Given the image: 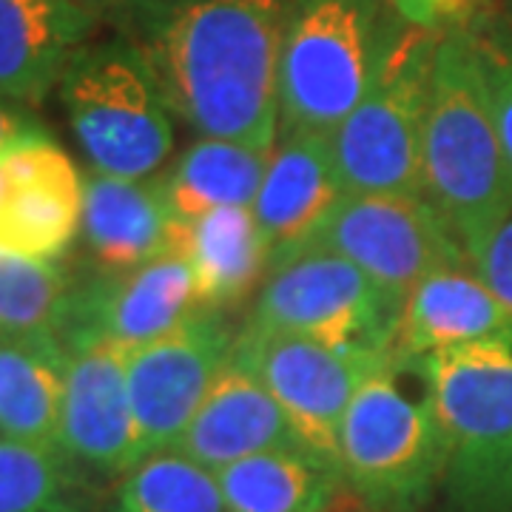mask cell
I'll list each match as a JSON object with an SVG mask.
<instances>
[{"label": "cell", "mask_w": 512, "mask_h": 512, "mask_svg": "<svg viewBox=\"0 0 512 512\" xmlns=\"http://www.w3.org/2000/svg\"><path fill=\"white\" fill-rule=\"evenodd\" d=\"M293 0H185L134 37L174 117L200 137L274 151L279 55Z\"/></svg>", "instance_id": "1"}, {"label": "cell", "mask_w": 512, "mask_h": 512, "mask_svg": "<svg viewBox=\"0 0 512 512\" xmlns=\"http://www.w3.org/2000/svg\"><path fill=\"white\" fill-rule=\"evenodd\" d=\"M421 194L456 231L467 259L512 214V165L473 29L447 32L436 43L421 134Z\"/></svg>", "instance_id": "2"}, {"label": "cell", "mask_w": 512, "mask_h": 512, "mask_svg": "<svg viewBox=\"0 0 512 512\" xmlns=\"http://www.w3.org/2000/svg\"><path fill=\"white\" fill-rule=\"evenodd\" d=\"M404 29L384 0H293L279 55V137H330L376 86Z\"/></svg>", "instance_id": "3"}, {"label": "cell", "mask_w": 512, "mask_h": 512, "mask_svg": "<svg viewBox=\"0 0 512 512\" xmlns=\"http://www.w3.org/2000/svg\"><path fill=\"white\" fill-rule=\"evenodd\" d=\"M447 447L419 359L390 356L339 427V470L367 512H421L441 490Z\"/></svg>", "instance_id": "4"}, {"label": "cell", "mask_w": 512, "mask_h": 512, "mask_svg": "<svg viewBox=\"0 0 512 512\" xmlns=\"http://www.w3.org/2000/svg\"><path fill=\"white\" fill-rule=\"evenodd\" d=\"M419 362L447 447V512H512V330Z\"/></svg>", "instance_id": "5"}, {"label": "cell", "mask_w": 512, "mask_h": 512, "mask_svg": "<svg viewBox=\"0 0 512 512\" xmlns=\"http://www.w3.org/2000/svg\"><path fill=\"white\" fill-rule=\"evenodd\" d=\"M74 140L97 174L148 180L174 151V111L131 37L86 43L57 86Z\"/></svg>", "instance_id": "6"}, {"label": "cell", "mask_w": 512, "mask_h": 512, "mask_svg": "<svg viewBox=\"0 0 512 512\" xmlns=\"http://www.w3.org/2000/svg\"><path fill=\"white\" fill-rule=\"evenodd\" d=\"M302 254L342 256L402 302L430 274L470 265L456 231L424 197L410 194H342L268 271Z\"/></svg>", "instance_id": "7"}, {"label": "cell", "mask_w": 512, "mask_h": 512, "mask_svg": "<svg viewBox=\"0 0 512 512\" xmlns=\"http://www.w3.org/2000/svg\"><path fill=\"white\" fill-rule=\"evenodd\" d=\"M441 35L404 29L382 77L330 134L342 194H421V134Z\"/></svg>", "instance_id": "8"}, {"label": "cell", "mask_w": 512, "mask_h": 512, "mask_svg": "<svg viewBox=\"0 0 512 512\" xmlns=\"http://www.w3.org/2000/svg\"><path fill=\"white\" fill-rule=\"evenodd\" d=\"M402 308V299L348 259L302 254L268 271L245 328L305 336L330 348L393 353Z\"/></svg>", "instance_id": "9"}, {"label": "cell", "mask_w": 512, "mask_h": 512, "mask_svg": "<svg viewBox=\"0 0 512 512\" xmlns=\"http://www.w3.org/2000/svg\"><path fill=\"white\" fill-rule=\"evenodd\" d=\"M393 353L330 348L305 336L239 328L234 365L256 376L291 421L299 441L339 464V427L359 387Z\"/></svg>", "instance_id": "10"}, {"label": "cell", "mask_w": 512, "mask_h": 512, "mask_svg": "<svg viewBox=\"0 0 512 512\" xmlns=\"http://www.w3.org/2000/svg\"><path fill=\"white\" fill-rule=\"evenodd\" d=\"M239 330L228 311L197 308L180 328L128 350V396L143 456L171 450L220 373L234 359Z\"/></svg>", "instance_id": "11"}, {"label": "cell", "mask_w": 512, "mask_h": 512, "mask_svg": "<svg viewBox=\"0 0 512 512\" xmlns=\"http://www.w3.org/2000/svg\"><path fill=\"white\" fill-rule=\"evenodd\" d=\"M200 308L194 271L185 256H163L131 271H94L72 285L63 348L74 342H114L143 348L180 328Z\"/></svg>", "instance_id": "12"}, {"label": "cell", "mask_w": 512, "mask_h": 512, "mask_svg": "<svg viewBox=\"0 0 512 512\" xmlns=\"http://www.w3.org/2000/svg\"><path fill=\"white\" fill-rule=\"evenodd\" d=\"M57 447L100 476H126L143 458L128 396V348L100 339L66 348Z\"/></svg>", "instance_id": "13"}, {"label": "cell", "mask_w": 512, "mask_h": 512, "mask_svg": "<svg viewBox=\"0 0 512 512\" xmlns=\"http://www.w3.org/2000/svg\"><path fill=\"white\" fill-rule=\"evenodd\" d=\"M86 180L55 140L37 137L0 157V248L55 262L83 225Z\"/></svg>", "instance_id": "14"}, {"label": "cell", "mask_w": 512, "mask_h": 512, "mask_svg": "<svg viewBox=\"0 0 512 512\" xmlns=\"http://www.w3.org/2000/svg\"><path fill=\"white\" fill-rule=\"evenodd\" d=\"M97 20L77 0H0V97L40 106L57 92Z\"/></svg>", "instance_id": "15"}, {"label": "cell", "mask_w": 512, "mask_h": 512, "mask_svg": "<svg viewBox=\"0 0 512 512\" xmlns=\"http://www.w3.org/2000/svg\"><path fill=\"white\" fill-rule=\"evenodd\" d=\"M83 248L97 271H131L177 254L180 220L165 200L160 177L123 180L86 174Z\"/></svg>", "instance_id": "16"}, {"label": "cell", "mask_w": 512, "mask_h": 512, "mask_svg": "<svg viewBox=\"0 0 512 512\" xmlns=\"http://www.w3.org/2000/svg\"><path fill=\"white\" fill-rule=\"evenodd\" d=\"M296 447L305 444L293 433L291 421L274 396L231 359L171 450L217 473L256 453Z\"/></svg>", "instance_id": "17"}, {"label": "cell", "mask_w": 512, "mask_h": 512, "mask_svg": "<svg viewBox=\"0 0 512 512\" xmlns=\"http://www.w3.org/2000/svg\"><path fill=\"white\" fill-rule=\"evenodd\" d=\"M512 330V311L473 265L430 274L407 296L393 356L424 359L439 350L493 339Z\"/></svg>", "instance_id": "18"}, {"label": "cell", "mask_w": 512, "mask_h": 512, "mask_svg": "<svg viewBox=\"0 0 512 512\" xmlns=\"http://www.w3.org/2000/svg\"><path fill=\"white\" fill-rule=\"evenodd\" d=\"M342 197L330 137L288 134L276 140L254 217L271 245V259L305 237ZM271 265V262H268Z\"/></svg>", "instance_id": "19"}, {"label": "cell", "mask_w": 512, "mask_h": 512, "mask_svg": "<svg viewBox=\"0 0 512 512\" xmlns=\"http://www.w3.org/2000/svg\"><path fill=\"white\" fill-rule=\"evenodd\" d=\"M177 256H185L194 271L200 308L228 311L268 274L271 245L254 208H217L197 220H180Z\"/></svg>", "instance_id": "20"}, {"label": "cell", "mask_w": 512, "mask_h": 512, "mask_svg": "<svg viewBox=\"0 0 512 512\" xmlns=\"http://www.w3.org/2000/svg\"><path fill=\"white\" fill-rule=\"evenodd\" d=\"M217 481L228 512H330L348 490L339 464L308 447L242 458Z\"/></svg>", "instance_id": "21"}, {"label": "cell", "mask_w": 512, "mask_h": 512, "mask_svg": "<svg viewBox=\"0 0 512 512\" xmlns=\"http://www.w3.org/2000/svg\"><path fill=\"white\" fill-rule=\"evenodd\" d=\"M63 376V342L0 336V439L60 450Z\"/></svg>", "instance_id": "22"}, {"label": "cell", "mask_w": 512, "mask_h": 512, "mask_svg": "<svg viewBox=\"0 0 512 512\" xmlns=\"http://www.w3.org/2000/svg\"><path fill=\"white\" fill-rule=\"evenodd\" d=\"M274 151L200 137L160 177L177 220H197L217 208H251Z\"/></svg>", "instance_id": "23"}, {"label": "cell", "mask_w": 512, "mask_h": 512, "mask_svg": "<svg viewBox=\"0 0 512 512\" xmlns=\"http://www.w3.org/2000/svg\"><path fill=\"white\" fill-rule=\"evenodd\" d=\"M109 512H228V507L217 473L177 450H157L120 476Z\"/></svg>", "instance_id": "24"}, {"label": "cell", "mask_w": 512, "mask_h": 512, "mask_svg": "<svg viewBox=\"0 0 512 512\" xmlns=\"http://www.w3.org/2000/svg\"><path fill=\"white\" fill-rule=\"evenodd\" d=\"M72 285L55 262L0 248V336L60 342Z\"/></svg>", "instance_id": "25"}, {"label": "cell", "mask_w": 512, "mask_h": 512, "mask_svg": "<svg viewBox=\"0 0 512 512\" xmlns=\"http://www.w3.org/2000/svg\"><path fill=\"white\" fill-rule=\"evenodd\" d=\"M80 467L60 450L0 439V512H86Z\"/></svg>", "instance_id": "26"}, {"label": "cell", "mask_w": 512, "mask_h": 512, "mask_svg": "<svg viewBox=\"0 0 512 512\" xmlns=\"http://www.w3.org/2000/svg\"><path fill=\"white\" fill-rule=\"evenodd\" d=\"M473 37H476L478 57L487 77L498 137L512 165V40L504 35H487L481 29H473Z\"/></svg>", "instance_id": "27"}, {"label": "cell", "mask_w": 512, "mask_h": 512, "mask_svg": "<svg viewBox=\"0 0 512 512\" xmlns=\"http://www.w3.org/2000/svg\"><path fill=\"white\" fill-rule=\"evenodd\" d=\"M393 15L410 29L447 35L476 29L484 0H384Z\"/></svg>", "instance_id": "28"}, {"label": "cell", "mask_w": 512, "mask_h": 512, "mask_svg": "<svg viewBox=\"0 0 512 512\" xmlns=\"http://www.w3.org/2000/svg\"><path fill=\"white\" fill-rule=\"evenodd\" d=\"M470 265L512 311V214L470 251Z\"/></svg>", "instance_id": "29"}, {"label": "cell", "mask_w": 512, "mask_h": 512, "mask_svg": "<svg viewBox=\"0 0 512 512\" xmlns=\"http://www.w3.org/2000/svg\"><path fill=\"white\" fill-rule=\"evenodd\" d=\"M97 18L114 20L126 29L128 35H140L154 20H160L165 12L180 6L185 0H77Z\"/></svg>", "instance_id": "30"}, {"label": "cell", "mask_w": 512, "mask_h": 512, "mask_svg": "<svg viewBox=\"0 0 512 512\" xmlns=\"http://www.w3.org/2000/svg\"><path fill=\"white\" fill-rule=\"evenodd\" d=\"M46 137V128L29 111L0 97V157L29 140Z\"/></svg>", "instance_id": "31"}]
</instances>
